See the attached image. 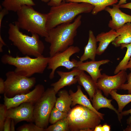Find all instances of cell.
<instances>
[{"instance_id":"1","label":"cell","mask_w":131,"mask_h":131,"mask_svg":"<svg viewBox=\"0 0 131 131\" xmlns=\"http://www.w3.org/2000/svg\"><path fill=\"white\" fill-rule=\"evenodd\" d=\"M82 18V15H79L72 22L62 24L48 30V35L45 40L50 44V57L72 45L77 29L81 24Z\"/></svg>"},{"instance_id":"2","label":"cell","mask_w":131,"mask_h":131,"mask_svg":"<svg viewBox=\"0 0 131 131\" xmlns=\"http://www.w3.org/2000/svg\"><path fill=\"white\" fill-rule=\"evenodd\" d=\"M94 7L86 3L66 1L51 7L47 14L46 29L48 30L60 24L71 23L77 16L91 12Z\"/></svg>"},{"instance_id":"3","label":"cell","mask_w":131,"mask_h":131,"mask_svg":"<svg viewBox=\"0 0 131 131\" xmlns=\"http://www.w3.org/2000/svg\"><path fill=\"white\" fill-rule=\"evenodd\" d=\"M8 25V39L23 54L35 57L43 56L45 46L38 35L33 33L30 36L23 33L15 23Z\"/></svg>"},{"instance_id":"4","label":"cell","mask_w":131,"mask_h":131,"mask_svg":"<svg viewBox=\"0 0 131 131\" xmlns=\"http://www.w3.org/2000/svg\"><path fill=\"white\" fill-rule=\"evenodd\" d=\"M32 6H22L16 12L17 20L14 23L20 29L45 38L48 35L46 28L47 14L36 11Z\"/></svg>"},{"instance_id":"5","label":"cell","mask_w":131,"mask_h":131,"mask_svg":"<svg viewBox=\"0 0 131 131\" xmlns=\"http://www.w3.org/2000/svg\"><path fill=\"white\" fill-rule=\"evenodd\" d=\"M50 58L43 56L32 58L26 55L24 57H16L5 54L1 58V62L4 64L14 66V70L17 74L30 77L33 74H43L48 65Z\"/></svg>"},{"instance_id":"6","label":"cell","mask_w":131,"mask_h":131,"mask_svg":"<svg viewBox=\"0 0 131 131\" xmlns=\"http://www.w3.org/2000/svg\"><path fill=\"white\" fill-rule=\"evenodd\" d=\"M67 117L69 131H94L102 120L94 111L79 105L71 109Z\"/></svg>"},{"instance_id":"7","label":"cell","mask_w":131,"mask_h":131,"mask_svg":"<svg viewBox=\"0 0 131 131\" xmlns=\"http://www.w3.org/2000/svg\"><path fill=\"white\" fill-rule=\"evenodd\" d=\"M56 94L53 87L48 88L34 104V122L38 126L44 129L47 127L51 113L56 100Z\"/></svg>"},{"instance_id":"8","label":"cell","mask_w":131,"mask_h":131,"mask_svg":"<svg viewBox=\"0 0 131 131\" xmlns=\"http://www.w3.org/2000/svg\"><path fill=\"white\" fill-rule=\"evenodd\" d=\"M6 76L4 95L8 98L29 92L36 82L35 78L21 76L17 74L14 71L8 72Z\"/></svg>"},{"instance_id":"9","label":"cell","mask_w":131,"mask_h":131,"mask_svg":"<svg viewBox=\"0 0 131 131\" xmlns=\"http://www.w3.org/2000/svg\"><path fill=\"white\" fill-rule=\"evenodd\" d=\"M80 51L78 47L72 45L65 50L50 57L47 67L48 69L51 70L49 76L50 79L54 77L55 71L59 67H64L68 70L76 67L78 61L74 59L71 61L70 58L73 55Z\"/></svg>"},{"instance_id":"10","label":"cell","mask_w":131,"mask_h":131,"mask_svg":"<svg viewBox=\"0 0 131 131\" xmlns=\"http://www.w3.org/2000/svg\"><path fill=\"white\" fill-rule=\"evenodd\" d=\"M115 74L110 76L103 73L96 82L98 88L103 91L106 97L112 90L120 89L127 80V74L125 70H121Z\"/></svg>"},{"instance_id":"11","label":"cell","mask_w":131,"mask_h":131,"mask_svg":"<svg viewBox=\"0 0 131 131\" xmlns=\"http://www.w3.org/2000/svg\"><path fill=\"white\" fill-rule=\"evenodd\" d=\"M45 91L44 86L41 84L37 85L32 91L25 94L16 95L8 98L4 95V104L7 109L16 107L25 102L35 104L40 99Z\"/></svg>"},{"instance_id":"12","label":"cell","mask_w":131,"mask_h":131,"mask_svg":"<svg viewBox=\"0 0 131 131\" xmlns=\"http://www.w3.org/2000/svg\"><path fill=\"white\" fill-rule=\"evenodd\" d=\"M34 105L31 103L25 102L15 107L8 109L6 117L13 120L15 125L23 121L33 123L34 122Z\"/></svg>"},{"instance_id":"13","label":"cell","mask_w":131,"mask_h":131,"mask_svg":"<svg viewBox=\"0 0 131 131\" xmlns=\"http://www.w3.org/2000/svg\"><path fill=\"white\" fill-rule=\"evenodd\" d=\"M112 6V8L106 7L105 10L109 14L112 18L108 24V27L116 31L126 23H131V16L122 11L117 4Z\"/></svg>"},{"instance_id":"14","label":"cell","mask_w":131,"mask_h":131,"mask_svg":"<svg viewBox=\"0 0 131 131\" xmlns=\"http://www.w3.org/2000/svg\"><path fill=\"white\" fill-rule=\"evenodd\" d=\"M81 71L75 67L70 72L57 71L56 72L60 78L57 82L51 83V86L53 88L56 93H57L60 89L65 87L76 84L77 82L76 76Z\"/></svg>"},{"instance_id":"15","label":"cell","mask_w":131,"mask_h":131,"mask_svg":"<svg viewBox=\"0 0 131 131\" xmlns=\"http://www.w3.org/2000/svg\"><path fill=\"white\" fill-rule=\"evenodd\" d=\"M110 60L108 59L98 61L91 60L84 62L80 61H78L76 67L81 70L88 73L93 80L96 82L98 79L101 76V71L99 69L101 65L108 63Z\"/></svg>"},{"instance_id":"16","label":"cell","mask_w":131,"mask_h":131,"mask_svg":"<svg viewBox=\"0 0 131 131\" xmlns=\"http://www.w3.org/2000/svg\"><path fill=\"white\" fill-rule=\"evenodd\" d=\"M77 88V90L75 92L71 90L69 91L72 100L71 106L73 107L78 104L86 107L94 111L101 117L102 120H104V114L99 112L94 108L90 99L83 92L80 85H78Z\"/></svg>"},{"instance_id":"17","label":"cell","mask_w":131,"mask_h":131,"mask_svg":"<svg viewBox=\"0 0 131 131\" xmlns=\"http://www.w3.org/2000/svg\"><path fill=\"white\" fill-rule=\"evenodd\" d=\"M112 99H109L102 94L101 90L98 89L92 99V105L97 111L102 108H107L114 111L117 114L118 120L121 122L123 116L119 112L118 110L111 104Z\"/></svg>"},{"instance_id":"18","label":"cell","mask_w":131,"mask_h":131,"mask_svg":"<svg viewBox=\"0 0 131 131\" xmlns=\"http://www.w3.org/2000/svg\"><path fill=\"white\" fill-rule=\"evenodd\" d=\"M119 36L116 31L111 29L106 32H102L96 37L97 41L99 42L97 55H100L107 49L109 44Z\"/></svg>"},{"instance_id":"19","label":"cell","mask_w":131,"mask_h":131,"mask_svg":"<svg viewBox=\"0 0 131 131\" xmlns=\"http://www.w3.org/2000/svg\"><path fill=\"white\" fill-rule=\"evenodd\" d=\"M96 37L93 32L89 30L88 43L84 48V52L80 58V61L83 62L89 59L95 60L97 47Z\"/></svg>"},{"instance_id":"20","label":"cell","mask_w":131,"mask_h":131,"mask_svg":"<svg viewBox=\"0 0 131 131\" xmlns=\"http://www.w3.org/2000/svg\"><path fill=\"white\" fill-rule=\"evenodd\" d=\"M77 82L82 86L88 94L90 99H92L98 89L95 82L90 76L86 74L84 71H81L76 76Z\"/></svg>"},{"instance_id":"21","label":"cell","mask_w":131,"mask_h":131,"mask_svg":"<svg viewBox=\"0 0 131 131\" xmlns=\"http://www.w3.org/2000/svg\"><path fill=\"white\" fill-rule=\"evenodd\" d=\"M116 31L119 36L112 42L114 46L118 47L122 44L131 43V23H126Z\"/></svg>"},{"instance_id":"22","label":"cell","mask_w":131,"mask_h":131,"mask_svg":"<svg viewBox=\"0 0 131 131\" xmlns=\"http://www.w3.org/2000/svg\"><path fill=\"white\" fill-rule=\"evenodd\" d=\"M57 93L58 97L57 98L55 107L62 112L68 113L71 109L70 107L72 103L69 92L64 90L59 91Z\"/></svg>"},{"instance_id":"23","label":"cell","mask_w":131,"mask_h":131,"mask_svg":"<svg viewBox=\"0 0 131 131\" xmlns=\"http://www.w3.org/2000/svg\"><path fill=\"white\" fill-rule=\"evenodd\" d=\"M65 1L67 2H85L90 4L94 6L91 13L95 15L105 10L106 7L116 3L118 0H65Z\"/></svg>"},{"instance_id":"24","label":"cell","mask_w":131,"mask_h":131,"mask_svg":"<svg viewBox=\"0 0 131 131\" xmlns=\"http://www.w3.org/2000/svg\"><path fill=\"white\" fill-rule=\"evenodd\" d=\"M2 6L9 11L16 12L23 5H35L33 0H3Z\"/></svg>"},{"instance_id":"25","label":"cell","mask_w":131,"mask_h":131,"mask_svg":"<svg viewBox=\"0 0 131 131\" xmlns=\"http://www.w3.org/2000/svg\"><path fill=\"white\" fill-rule=\"evenodd\" d=\"M117 90H112L109 93L113 99L117 102L118 106V110L120 113L125 106L131 102V94L121 95L117 92Z\"/></svg>"},{"instance_id":"26","label":"cell","mask_w":131,"mask_h":131,"mask_svg":"<svg viewBox=\"0 0 131 131\" xmlns=\"http://www.w3.org/2000/svg\"><path fill=\"white\" fill-rule=\"evenodd\" d=\"M120 46L122 49L127 48V50L123 58L116 67L114 72L115 74L121 70H125V67L131 57V43L127 44H122Z\"/></svg>"},{"instance_id":"27","label":"cell","mask_w":131,"mask_h":131,"mask_svg":"<svg viewBox=\"0 0 131 131\" xmlns=\"http://www.w3.org/2000/svg\"><path fill=\"white\" fill-rule=\"evenodd\" d=\"M67 116L45 129L44 131H69V122Z\"/></svg>"},{"instance_id":"28","label":"cell","mask_w":131,"mask_h":131,"mask_svg":"<svg viewBox=\"0 0 131 131\" xmlns=\"http://www.w3.org/2000/svg\"><path fill=\"white\" fill-rule=\"evenodd\" d=\"M68 113L62 112L55 107L53 108L51 113L49 119V123L53 124L64 118L67 117Z\"/></svg>"},{"instance_id":"29","label":"cell","mask_w":131,"mask_h":131,"mask_svg":"<svg viewBox=\"0 0 131 131\" xmlns=\"http://www.w3.org/2000/svg\"><path fill=\"white\" fill-rule=\"evenodd\" d=\"M44 129L37 126L32 123L24 124L18 127L17 131H44Z\"/></svg>"},{"instance_id":"30","label":"cell","mask_w":131,"mask_h":131,"mask_svg":"<svg viewBox=\"0 0 131 131\" xmlns=\"http://www.w3.org/2000/svg\"><path fill=\"white\" fill-rule=\"evenodd\" d=\"M7 109L4 104L0 105V131H4V125L6 119V114Z\"/></svg>"},{"instance_id":"31","label":"cell","mask_w":131,"mask_h":131,"mask_svg":"<svg viewBox=\"0 0 131 131\" xmlns=\"http://www.w3.org/2000/svg\"><path fill=\"white\" fill-rule=\"evenodd\" d=\"M130 69L131 72L127 75V82L123 84L120 89L121 90H127L129 94H131V69Z\"/></svg>"},{"instance_id":"32","label":"cell","mask_w":131,"mask_h":131,"mask_svg":"<svg viewBox=\"0 0 131 131\" xmlns=\"http://www.w3.org/2000/svg\"><path fill=\"white\" fill-rule=\"evenodd\" d=\"M11 119L6 117L4 123V131H10V126Z\"/></svg>"},{"instance_id":"33","label":"cell","mask_w":131,"mask_h":131,"mask_svg":"<svg viewBox=\"0 0 131 131\" xmlns=\"http://www.w3.org/2000/svg\"><path fill=\"white\" fill-rule=\"evenodd\" d=\"M65 1V0H50L47 3V5L51 7L56 6L60 5L62 2Z\"/></svg>"},{"instance_id":"34","label":"cell","mask_w":131,"mask_h":131,"mask_svg":"<svg viewBox=\"0 0 131 131\" xmlns=\"http://www.w3.org/2000/svg\"><path fill=\"white\" fill-rule=\"evenodd\" d=\"M123 116H126L130 114V116L128 118L126 121V123L127 124L130 125L131 124V108L130 109L127 110L122 111L120 113Z\"/></svg>"},{"instance_id":"35","label":"cell","mask_w":131,"mask_h":131,"mask_svg":"<svg viewBox=\"0 0 131 131\" xmlns=\"http://www.w3.org/2000/svg\"><path fill=\"white\" fill-rule=\"evenodd\" d=\"M8 11L5 8H1L0 12V29H1L2 21L5 15H7L8 13Z\"/></svg>"},{"instance_id":"36","label":"cell","mask_w":131,"mask_h":131,"mask_svg":"<svg viewBox=\"0 0 131 131\" xmlns=\"http://www.w3.org/2000/svg\"><path fill=\"white\" fill-rule=\"evenodd\" d=\"M5 89L4 81L2 78H0V93L4 94Z\"/></svg>"},{"instance_id":"37","label":"cell","mask_w":131,"mask_h":131,"mask_svg":"<svg viewBox=\"0 0 131 131\" xmlns=\"http://www.w3.org/2000/svg\"><path fill=\"white\" fill-rule=\"evenodd\" d=\"M118 6L120 8H127L131 9V2Z\"/></svg>"},{"instance_id":"38","label":"cell","mask_w":131,"mask_h":131,"mask_svg":"<svg viewBox=\"0 0 131 131\" xmlns=\"http://www.w3.org/2000/svg\"><path fill=\"white\" fill-rule=\"evenodd\" d=\"M110 126L106 123L102 126V131H110L111 130Z\"/></svg>"},{"instance_id":"39","label":"cell","mask_w":131,"mask_h":131,"mask_svg":"<svg viewBox=\"0 0 131 131\" xmlns=\"http://www.w3.org/2000/svg\"><path fill=\"white\" fill-rule=\"evenodd\" d=\"M6 44L3 40L2 38L0 35V52H2L3 51L2 47L3 46L5 45Z\"/></svg>"},{"instance_id":"40","label":"cell","mask_w":131,"mask_h":131,"mask_svg":"<svg viewBox=\"0 0 131 131\" xmlns=\"http://www.w3.org/2000/svg\"><path fill=\"white\" fill-rule=\"evenodd\" d=\"M15 125L14 120H13L11 119L10 126V130L11 131H15Z\"/></svg>"},{"instance_id":"41","label":"cell","mask_w":131,"mask_h":131,"mask_svg":"<svg viewBox=\"0 0 131 131\" xmlns=\"http://www.w3.org/2000/svg\"><path fill=\"white\" fill-rule=\"evenodd\" d=\"M94 131H102V126L99 124L96 126L94 128Z\"/></svg>"},{"instance_id":"42","label":"cell","mask_w":131,"mask_h":131,"mask_svg":"<svg viewBox=\"0 0 131 131\" xmlns=\"http://www.w3.org/2000/svg\"><path fill=\"white\" fill-rule=\"evenodd\" d=\"M128 69H131V57L125 67V70H126Z\"/></svg>"},{"instance_id":"43","label":"cell","mask_w":131,"mask_h":131,"mask_svg":"<svg viewBox=\"0 0 131 131\" xmlns=\"http://www.w3.org/2000/svg\"><path fill=\"white\" fill-rule=\"evenodd\" d=\"M127 0H120L119 2L118 3L117 5H120L125 4L127 3Z\"/></svg>"},{"instance_id":"44","label":"cell","mask_w":131,"mask_h":131,"mask_svg":"<svg viewBox=\"0 0 131 131\" xmlns=\"http://www.w3.org/2000/svg\"><path fill=\"white\" fill-rule=\"evenodd\" d=\"M124 131H131V124L128 125L127 127L123 130Z\"/></svg>"},{"instance_id":"45","label":"cell","mask_w":131,"mask_h":131,"mask_svg":"<svg viewBox=\"0 0 131 131\" xmlns=\"http://www.w3.org/2000/svg\"><path fill=\"white\" fill-rule=\"evenodd\" d=\"M41 1L43 2L48 3L49 1L50 0H41Z\"/></svg>"}]
</instances>
